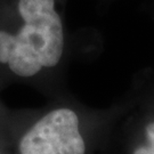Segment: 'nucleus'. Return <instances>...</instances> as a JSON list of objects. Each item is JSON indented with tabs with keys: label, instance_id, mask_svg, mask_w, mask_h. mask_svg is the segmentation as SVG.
<instances>
[{
	"label": "nucleus",
	"instance_id": "1",
	"mask_svg": "<svg viewBox=\"0 0 154 154\" xmlns=\"http://www.w3.org/2000/svg\"><path fill=\"white\" fill-rule=\"evenodd\" d=\"M11 21L0 28V63L30 78L61 62L65 25L57 0H16Z\"/></svg>",
	"mask_w": 154,
	"mask_h": 154
},
{
	"label": "nucleus",
	"instance_id": "2",
	"mask_svg": "<svg viewBox=\"0 0 154 154\" xmlns=\"http://www.w3.org/2000/svg\"><path fill=\"white\" fill-rule=\"evenodd\" d=\"M79 118L70 109H56L41 118L21 139V154H85Z\"/></svg>",
	"mask_w": 154,
	"mask_h": 154
},
{
	"label": "nucleus",
	"instance_id": "3",
	"mask_svg": "<svg viewBox=\"0 0 154 154\" xmlns=\"http://www.w3.org/2000/svg\"><path fill=\"white\" fill-rule=\"evenodd\" d=\"M134 154H154V145L149 143L147 146H140L135 149Z\"/></svg>",
	"mask_w": 154,
	"mask_h": 154
},
{
	"label": "nucleus",
	"instance_id": "4",
	"mask_svg": "<svg viewBox=\"0 0 154 154\" xmlns=\"http://www.w3.org/2000/svg\"><path fill=\"white\" fill-rule=\"evenodd\" d=\"M146 136L149 139V143L154 145V122H151L146 127Z\"/></svg>",
	"mask_w": 154,
	"mask_h": 154
}]
</instances>
